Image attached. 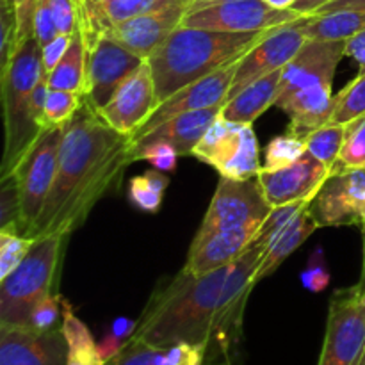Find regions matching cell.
I'll list each match as a JSON object with an SVG mask.
<instances>
[{
    "label": "cell",
    "instance_id": "obj_1",
    "mask_svg": "<svg viewBox=\"0 0 365 365\" xmlns=\"http://www.w3.org/2000/svg\"><path fill=\"white\" fill-rule=\"evenodd\" d=\"M262 259V250L252 245L212 273L195 277L182 269L153 291L132 339L157 348L177 342L205 346L210 365H227L241 337L246 299Z\"/></svg>",
    "mask_w": 365,
    "mask_h": 365
},
{
    "label": "cell",
    "instance_id": "obj_2",
    "mask_svg": "<svg viewBox=\"0 0 365 365\" xmlns=\"http://www.w3.org/2000/svg\"><path fill=\"white\" fill-rule=\"evenodd\" d=\"M130 164V135L109 127L84 98L64 125L56 180L29 239H66L88 220L100 198L116 187Z\"/></svg>",
    "mask_w": 365,
    "mask_h": 365
},
{
    "label": "cell",
    "instance_id": "obj_3",
    "mask_svg": "<svg viewBox=\"0 0 365 365\" xmlns=\"http://www.w3.org/2000/svg\"><path fill=\"white\" fill-rule=\"evenodd\" d=\"M269 31L221 32L180 25L148 57L159 103L178 89L241 59Z\"/></svg>",
    "mask_w": 365,
    "mask_h": 365
},
{
    "label": "cell",
    "instance_id": "obj_4",
    "mask_svg": "<svg viewBox=\"0 0 365 365\" xmlns=\"http://www.w3.org/2000/svg\"><path fill=\"white\" fill-rule=\"evenodd\" d=\"M45 75L41 46L34 36L18 46L6 66L0 70V93L6 128L0 180L13 177L25 153L45 130L39 128L31 116L32 91Z\"/></svg>",
    "mask_w": 365,
    "mask_h": 365
},
{
    "label": "cell",
    "instance_id": "obj_5",
    "mask_svg": "<svg viewBox=\"0 0 365 365\" xmlns=\"http://www.w3.org/2000/svg\"><path fill=\"white\" fill-rule=\"evenodd\" d=\"M63 237L36 239L20 266L0 280V324L27 327L32 309L52 292Z\"/></svg>",
    "mask_w": 365,
    "mask_h": 365
},
{
    "label": "cell",
    "instance_id": "obj_6",
    "mask_svg": "<svg viewBox=\"0 0 365 365\" xmlns=\"http://www.w3.org/2000/svg\"><path fill=\"white\" fill-rule=\"evenodd\" d=\"M64 127H48L39 134L14 171L20 192V221L18 234L29 237L52 191L57 173L59 148Z\"/></svg>",
    "mask_w": 365,
    "mask_h": 365
},
{
    "label": "cell",
    "instance_id": "obj_7",
    "mask_svg": "<svg viewBox=\"0 0 365 365\" xmlns=\"http://www.w3.org/2000/svg\"><path fill=\"white\" fill-rule=\"evenodd\" d=\"M365 349V280L331 294L317 365H359Z\"/></svg>",
    "mask_w": 365,
    "mask_h": 365
},
{
    "label": "cell",
    "instance_id": "obj_8",
    "mask_svg": "<svg viewBox=\"0 0 365 365\" xmlns=\"http://www.w3.org/2000/svg\"><path fill=\"white\" fill-rule=\"evenodd\" d=\"M271 209L257 177L246 180L221 177L195 239L228 228L262 225Z\"/></svg>",
    "mask_w": 365,
    "mask_h": 365
},
{
    "label": "cell",
    "instance_id": "obj_9",
    "mask_svg": "<svg viewBox=\"0 0 365 365\" xmlns=\"http://www.w3.org/2000/svg\"><path fill=\"white\" fill-rule=\"evenodd\" d=\"M317 227L365 228V168L331 171L310 202Z\"/></svg>",
    "mask_w": 365,
    "mask_h": 365
},
{
    "label": "cell",
    "instance_id": "obj_10",
    "mask_svg": "<svg viewBox=\"0 0 365 365\" xmlns=\"http://www.w3.org/2000/svg\"><path fill=\"white\" fill-rule=\"evenodd\" d=\"M307 18L309 16L271 29L253 48H250L239 59L237 73H235L228 98L237 95L252 82L287 66L289 61L299 52V48L307 41L305 34H303V24Z\"/></svg>",
    "mask_w": 365,
    "mask_h": 365
},
{
    "label": "cell",
    "instance_id": "obj_11",
    "mask_svg": "<svg viewBox=\"0 0 365 365\" xmlns=\"http://www.w3.org/2000/svg\"><path fill=\"white\" fill-rule=\"evenodd\" d=\"M299 18H303V14L292 9H274L264 0H237L187 13L182 25L221 32H260Z\"/></svg>",
    "mask_w": 365,
    "mask_h": 365
},
{
    "label": "cell",
    "instance_id": "obj_12",
    "mask_svg": "<svg viewBox=\"0 0 365 365\" xmlns=\"http://www.w3.org/2000/svg\"><path fill=\"white\" fill-rule=\"evenodd\" d=\"M237 66L239 59L227 64V66L220 68V70L207 75V77L200 78V81L192 82V84L185 86V88L178 89L177 93H173L170 98L160 102L153 109L148 120L130 135V141L143 138L148 132H152L153 128L163 125L164 121L171 120V118L178 116V114L209 109V107L216 106H225L228 100V93H230L232 84H234L235 73H237Z\"/></svg>",
    "mask_w": 365,
    "mask_h": 365
},
{
    "label": "cell",
    "instance_id": "obj_13",
    "mask_svg": "<svg viewBox=\"0 0 365 365\" xmlns=\"http://www.w3.org/2000/svg\"><path fill=\"white\" fill-rule=\"evenodd\" d=\"M146 59L102 34L88 50L86 64V96L95 109L106 106L121 82L130 77Z\"/></svg>",
    "mask_w": 365,
    "mask_h": 365
},
{
    "label": "cell",
    "instance_id": "obj_14",
    "mask_svg": "<svg viewBox=\"0 0 365 365\" xmlns=\"http://www.w3.org/2000/svg\"><path fill=\"white\" fill-rule=\"evenodd\" d=\"M159 106L153 81L152 66L148 59L121 82L109 102L96 109L103 121L120 134L132 135Z\"/></svg>",
    "mask_w": 365,
    "mask_h": 365
},
{
    "label": "cell",
    "instance_id": "obj_15",
    "mask_svg": "<svg viewBox=\"0 0 365 365\" xmlns=\"http://www.w3.org/2000/svg\"><path fill=\"white\" fill-rule=\"evenodd\" d=\"M191 2L192 0H180V2L168 4L160 9L138 14L130 20H125L110 27L106 36L113 38L114 41L134 52L135 56L148 59L184 24Z\"/></svg>",
    "mask_w": 365,
    "mask_h": 365
},
{
    "label": "cell",
    "instance_id": "obj_16",
    "mask_svg": "<svg viewBox=\"0 0 365 365\" xmlns=\"http://www.w3.org/2000/svg\"><path fill=\"white\" fill-rule=\"evenodd\" d=\"M346 56V41H317L307 39L299 52L282 70L278 100L287 98L299 89L334 82L335 70ZM277 106V103H274Z\"/></svg>",
    "mask_w": 365,
    "mask_h": 365
},
{
    "label": "cell",
    "instance_id": "obj_17",
    "mask_svg": "<svg viewBox=\"0 0 365 365\" xmlns=\"http://www.w3.org/2000/svg\"><path fill=\"white\" fill-rule=\"evenodd\" d=\"M63 330L36 331L29 327L0 324V365H66Z\"/></svg>",
    "mask_w": 365,
    "mask_h": 365
},
{
    "label": "cell",
    "instance_id": "obj_18",
    "mask_svg": "<svg viewBox=\"0 0 365 365\" xmlns=\"http://www.w3.org/2000/svg\"><path fill=\"white\" fill-rule=\"evenodd\" d=\"M330 173V168L307 152L284 170H260L257 178L269 205L280 207L294 202H312Z\"/></svg>",
    "mask_w": 365,
    "mask_h": 365
},
{
    "label": "cell",
    "instance_id": "obj_19",
    "mask_svg": "<svg viewBox=\"0 0 365 365\" xmlns=\"http://www.w3.org/2000/svg\"><path fill=\"white\" fill-rule=\"evenodd\" d=\"M259 230L260 225H248V227L228 228L207 237L195 239L182 269L195 277H202L228 266L255 242Z\"/></svg>",
    "mask_w": 365,
    "mask_h": 365
},
{
    "label": "cell",
    "instance_id": "obj_20",
    "mask_svg": "<svg viewBox=\"0 0 365 365\" xmlns=\"http://www.w3.org/2000/svg\"><path fill=\"white\" fill-rule=\"evenodd\" d=\"M180 0H84L81 9V34L88 50L110 27L125 20L160 9Z\"/></svg>",
    "mask_w": 365,
    "mask_h": 365
},
{
    "label": "cell",
    "instance_id": "obj_21",
    "mask_svg": "<svg viewBox=\"0 0 365 365\" xmlns=\"http://www.w3.org/2000/svg\"><path fill=\"white\" fill-rule=\"evenodd\" d=\"M221 109H223V106L178 114V116L164 121L163 125L153 128L143 138L130 141L132 150L143 145H150V143H168L177 150L180 157H191L195 146L198 145L207 128L212 125V121L220 116Z\"/></svg>",
    "mask_w": 365,
    "mask_h": 365
},
{
    "label": "cell",
    "instance_id": "obj_22",
    "mask_svg": "<svg viewBox=\"0 0 365 365\" xmlns=\"http://www.w3.org/2000/svg\"><path fill=\"white\" fill-rule=\"evenodd\" d=\"M277 107L285 110L291 120L289 132L307 138L312 130L330 123L334 116L335 95L331 93V86H312L280 100L277 102Z\"/></svg>",
    "mask_w": 365,
    "mask_h": 365
},
{
    "label": "cell",
    "instance_id": "obj_23",
    "mask_svg": "<svg viewBox=\"0 0 365 365\" xmlns=\"http://www.w3.org/2000/svg\"><path fill=\"white\" fill-rule=\"evenodd\" d=\"M282 70L273 71V73L252 82L237 95L228 98L221 109V116L228 121H235V123H253L271 106L277 103L278 93H280Z\"/></svg>",
    "mask_w": 365,
    "mask_h": 365
},
{
    "label": "cell",
    "instance_id": "obj_24",
    "mask_svg": "<svg viewBox=\"0 0 365 365\" xmlns=\"http://www.w3.org/2000/svg\"><path fill=\"white\" fill-rule=\"evenodd\" d=\"M316 228L319 227H317L316 220L312 217L310 205L307 207L305 210H302L294 220H291L287 225H284V227L271 237L266 255H264L262 262H260L259 266V271H257L255 274V284H259L260 280H264V278L269 277L271 273H274V271L278 269V266H280L287 257H291L292 253L309 239L310 234H314Z\"/></svg>",
    "mask_w": 365,
    "mask_h": 365
},
{
    "label": "cell",
    "instance_id": "obj_25",
    "mask_svg": "<svg viewBox=\"0 0 365 365\" xmlns=\"http://www.w3.org/2000/svg\"><path fill=\"white\" fill-rule=\"evenodd\" d=\"M242 127L245 123L228 121L220 114L195 146L191 157L216 168L221 173L241 146Z\"/></svg>",
    "mask_w": 365,
    "mask_h": 365
},
{
    "label": "cell",
    "instance_id": "obj_26",
    "mask_svg": "<svg viewBox=\"0 0 365 365\" xmlns=\"http://www.w3.org/2000/svg\"><path fill=\"white\" fill-rule=\"evenodd\" d=\"M365 29V11L339 9L309 16L303 24L307 39L317 41H348Z\"/></svg>",
    "mask_w": 365,
    "mask_h": 365
},
{
    "label": "cell",
    "instance_id": "obj_27",
    "mask_svg": "<svg viewBox=\"0 0 365 365\" xmlns=\"http://www.w3.org/2000/svg\"><path fill=\"white\" fill-rule=\"evenodd\" d=\"M86 64H88V46L78 31L71 38L70 46L59 64L46 75L48 88L86 96Z\"/></svg>",
    "mask_w": 365,
    "mask_h": 365
},
{
    "label": "cell",
    "instance_id": "obj_28",
    "mask_svg": "<svg viewBox=\"0 0 365 365\" xmlns=\"http://www.w3.org/2000/svg\"><path fill=\"white\" fill-rule=\"evenodd\" d=\"M61 303H63L61 330L68 344L66 365H106L89 328L75 316L73 309L66 299L61 298Z\"/></svg>",
    "mask_w": 365,
    "mask_h": 365
},
{
    "label": "cell",
    "instance_id": "obj_29",
    "mask_svg": "<svg viewBox=\"0 0 365 365\" xmlns=\"http://www.w3.org/2000/svg\"><path fill=\"white\" fill-rule=\"evenodd\" d=\"M168 184H170V178L163 171L153 168V170L132 178L130 185H128V200L135 209L155 214L163 205Z\"/></svg>",
    "mask_w": 365,
    "mask_h": 365
},
{
    "label": "cell",
    "instance_id": "obj_30",
    "mask_svg": "<svg viewBox=\"0 0 365 365\" xmlns=\"http://www.w3.org/2000/svg\"><path fill=\"white\" fill-rule=\"evenodd\" d=\"M260 170H262V166H260L259 139H257L255 130H253V125L245 123L241 146H239L234 159L227 164V168L220 175L221 177L234 178V180H246V178L257 177Z\"/></svg>",
    "mask_w": 365,
    "mask_h": 365
},
{
    "label": "cell",
    "instance_id": "obj_31",
    "mask_svg": "<svg viewBox=\"0 0 365 365\" xmlns=\"http://www.w3.org/2000/svg\"><path fill=\"white\" fill-rule=\"evenodd\" d=\"M346 125L327 123L323 127L316 128L305 138L307 152L316 157L317 160L334 170L337 164L339 153H341L342 143H344Z\"/></svg>",
    "mask_w": 365,
    "mask_h": 365
},
{
    "label": "cell",
    "instance_id": "obj_32",
    "mask_svg": "<svg viewBox=\"0 0 365 365\" xmlns=\"http://www.w3.org/2000/svg\"><path fill=\"white\" fill-rule=\"evenodd\" d=\"M307 153V141L302 135L294 134V132H285V134L277 135L267 143L266 150H264V166L262 170L266 171H277L284 170V168L291 166L296 160L302 159Z\"/></svg>",
    "mask_w": 365,
    "mask_h": 365
},
{
    "label": "cell",
    "instance_id": "obj_33",
    "mask_svg": "<svg viewBox=\"0 0 365 365\" xmlns=\"http://www.w3.org/2000/svg\"><path fill=\"white\" fill-rule=\"evenodd\" d=\"M365 114V71L356 75L341 93L335 95L334 116L330 123L348 125Z\"/></svg>",
    "mask_w": 365,
    "mask_h": 365
},
{
    "label": "cell",
    "instance_id": "obj_34",
    "mask_svg": "<svg viewBox=\"0 0 365 365\" xmlns=\"http://www.w3.org/2000/svg\"><path fill=\"white\" fill-rule=\"evenodd\" d=\"M365 168V114L346 125L344 143L337 164L331 171L362 170Z\"/></svg>",
    "mask_w": 365,
    "mask_h": 365
},
{
    "label": "cell",
    "instance_id": "obj_35",
    "mask_svg": "<svg viewBox=\"0 0 365 365\" xmlns=\"http://www.w3.org/2000/svg\"><path fill=\"white\" fill-rule=\"evenodd\" d=\"M84 96L78 93L50 89L45 102V128L64 127L81 109Z\"/></svg>",
    "mask_w": 365,
    "mask_h": 365
},
{
    "label": "cell",
    "instance_id": "obj_36",
    "mask_svg": "<svg viewBox=\"0 0 365 365\" xmlns=\"http://www.w3.org/2000/svg\"><path fill=\"white\" fill-rule=\"evenodd\" d=\"M106 365H170L166 360L164 348L146 344V342L130 339L125 342L123 349L109 360Z\"/></svg>",
    "mask_w": 365,
    "mask_h": 365
},
{
    "label": "cell",
    "instance_id": "obj_37",
    "mask_svg": "<svg viewBox=\"0 0 365 365\" xmlns=\"http://www.w3.org/2000/svg\"><path fill=\"white\" fill-rule=\"evenodd\" d=\"M32 239L24 237L16 232L0 230V280L16 269L27 257L32 246Z\"/></svg>",
    "mask_w": 365,
    "mask_h": 365
},
{
    "label": "cell",
    "instance_id": "obj_38",
    "mask_svg": "<svg viewBox=\"0 0 365 365\" xmlns=\"http://www.w3.org/2000/svg\"><path fill=\"white\" fill-rule=\"evenodd\" d=\"M39 0H0V6L7 7L14 14V50L24 45L34 31V14Z\"/></svg>",
    "mask_w": 365,
    "mask_h": 365
},
{
    "label": "cell",
    "instance_id": "obj_39",
    "mask_svg": "<svg viewBox=\"0 0 365 365\" xmlns=\"http://www.w3.org/2000/svg\"><path fill=\"white\" fill-rule=\"evenodd\" d=\"M59 319H63V303H61V296H56L50 292L43 299L36 303L32 309L31 317H29V328L36 331H53L59 330L57 324Z\"/></svg>",
    "mask_w": 365,
    "mask_h": 365
},
{
    "label": "cell",
    "instance_id": "obj_40",
    "mask_svg": "<svg viewBox=\"0 0 365 365\" xmlns=\"http://www.w3.org/2000/svg\"><path fill=\"white\" fill-rule=\"evenodd\" d=\"M20 221V192L14 177L0 180V230L16 232Z\"/></svg>",
    "mask_w": 365,
    "mask_h": 365
},
{
    "label": "cell",
    "instance_id": "obj_41",
    "mask_svg": "<svg viewBox=\"0 0 365 365\" xmlns=\"http://www.w3.org/2000/svg\"><path fill=\"white\" fill-rule=\"evenodd\" d=\"M178 152L168 143H150L132 150V163L148 160L152 168L159 171H175L178 163Z\"/></svg>",
    "mask_w": 365,
    "mask_h": 365
},
{
    "label": "cell",
    "instance_id": "obj_42",
    "mask_svg": "<svg viewBox=\"0 0 365 365\" xmlns=\"http://www.w3.org/2000/svg\"><path fill=\"white\" fill-rule=\"evenodd\" d=\"M59 34L73 36L81 31V6L77 0H46Z\"/></svg>",
    "mask_w": 365,
    "mask_h": 365
},
{
    "label": "cell",
    "instance_id": "obj_43",
    "mask_svg": "<svg viewBox=\"0 0 365 365\" xmlns=\"http://www.w3.org/2000/svg\"><path fill=\"white\" fill-rule=\"evenodd\" d=\"M302 284L310 292H323L330 285V273L324 264L323 250L317 248L307 264V269L302 273Z\"/></svg>",
    "mask_w": 365,
    "mask_h": 365
},
{
    "label": "cell",
    "instance_id": "obj_44",
    "mask_svg": "<svg viewBox=\"0 0 365 365\" xmlns=\"http://www.w3.org/2000/svg\"><path fill=\"white\" fill-rule=\"evenodd\" d=\"M32 36H34L36 41L39 43L41 48L59 36L56 20H53V14L52 11H50L46 0H39L38 7H36L34 31H32Z\"/></svg>",
    "mask_w": 365,
    "mask_h": 365
},
{
    "label": "cell",
    "instance_id": "obj_45",
    "mask_svg": "<svg viewBox=\"0 0 365 365\" xmlns=\"http://www.w3.org/2000/svg\"><path fill=\"white\" fill-rule=\"evenodd\" d=\"M71 38L73 36H66V34H59L56 39L45 45L41 48L43 53V68H45V73L48 75L53 68L59 64V61L63 59L64 53H66L68 46H70Z\"/></svg>",
    "mask_w": 365,
    "mask_h": 365
},
{
    "label": "cell",
    "instance_id": "obj_46",
    "mask_svg": "<svg viewBox=\"0 0 365 365\" xmlns=\"http://www.w3.org/2000/svg\"><path fill=\"white\" fill-rule=\"evenodd\" d=\"M346 56L356 61V64L360 68L359 73L365 71V29L346 41Z\"/></svg>",
    "mask_w": 365,
    "mask_h": 365
},
{
    "label": "cell",
    "instance_id": "obj_47",
    "mask_svg": "<svg viewBox=\"0 0 365 365\" xmlns=\"http://www.w3.org/2000/svg\"><path fill=\"white\" fill-rule=\"evenodd\" d=\"M125 342L121 341V339H118L116 335H113L110 331H107L106 335H103L102 341L98 342V351L100 355H102L103 362H109V360H113L114 356L118 355V353L123 349Z\"/></svg>",
    "mask_w": 365,
    "mask_h": 365
},
{
    "label": "cell",
    "instance_id": "obj_48",
    "mask_svg": "<svg viewBox=\"0 0 365 365\" xmlns=\"http://www.w3.org/2000/svg\"><path fill=\"white\" fill-rule=\"evenodd\" d=\"M135 330H138V321H132L128 317H116V319L110 323L109 331L113 335H116L118 339H121L123 342L130 341L134 337Z\"/></svg>",
    "mask_w": 365,
    "mask_h": 365
},
{
    "label": "cell",
    "instance_id": "obj_49",
    "mask_svg": "<svg viewBox=\"0 0 365 365\" xmlns=\"http://www.w3.org/2000/svg\"><path fill=\"white\" fill-rule=\"evenodd\" d=\"M330 2H334V0H296L292 11L303 14V16H314V14H317V11H321Z\"/></svg>",
    "mask_w": 365,
    "mask_h": 365
},
{
    "label": "cell",
    "instance_id": "obj_50",
    "mask_svg": "<svg viewBox=\"0 0 365 365\" xmlns=\"http://www.w3.org/2000/svg\"><path fill=\"white\" fill-rule=\"evenodd\" d=\"M339 9H362V11H365V0H334V2H330L328 6H324L321 11H317V14L331 13V11H339Z\"/></svg>",
    "mask_w": 365,
    "mask_h": 365
},
{
    "label": "cell",
    "instance_id": "obj_51",
    "mask_svg": "<svg viewBox=\"0 0 365 365\" xmlns=\"http://www.w3.org/2000/svg\"><path fill=\"white\" fill-rule=\"evenodd\" d=\"M228 2H237V0H192L191 6H189V13H195V11L205 9V7L220 6V4H228Z\"/></svg>",
    "mask_w": 365,
    "mask_h": 365
},
{
    "label": "cell",
    "instance_id": "obj_52",
    "mask_svg": "<svg viewBox=\"0 0 365 365\" xmlns=\"http://www.w3.org/2000/svg\"><path fill=\"white\" fill-rule=\"evenodd\" d=\"M264 2H266L267 6L274 7V9L285 11V9H292V6L296 4V0H264Z\"/></svg>",
    "mask_w": 365,
    "mask_h": 365
},
{
    "label": "cell",
    "instance_id": "obj_53",
    "mask_svg": "<svg viewBox=\"0 0 365 365\" xmlns=\"http://www.w3.org/2000/svg\"><path fill=\"white\" fill-rule=\"evenodd\" d=\"M359 365H365V349H364V355H362V359H360Z\"/></svg>",
    "mask_w": 365,
    "mask_h": 365
},
{
    "label": "cell",
    "instance_id": "obj_54",
    "mask_svg": "<svg viewBox=\"0 0 365 365\" xmlns=\"http://www.w3.org/2000/svg\"><path fill=\"white\" fill-rule=\"evenodd\" d=\"M78 2V6H81V9H82V6H84V0H77Z\"/></svg>",
    "mask_w": 365,
    "mask_h": 365
},
{
    "label": "cell",
    "instance_id": "obj_55",
    "mask_svg": "<svg viewBox=\"0 0 365 365\" xmlns=\"http://www.w3.org/2000/svg\"><path fill=\"white\" fill-rule=\"evenodd\" d=\"M82 7H84V6H82Z\"/></svg>",
    "mask_w": 365,
    "mask_h": 365
},
{
    "label": "cell",
    "instance_id": "obj_56",
    "mask_svg": "<svg viewBox=\"0 0 365 365\" xmlns=\"http://www.w3.org/2000/svg\"><path fill=\"white\" fill-rule=\"evenodd\" d=\"M364 230H365V228H364Z\"/></svg>",
    "mask_w": 365,
    "mask_h": 365
}]
</instances>
